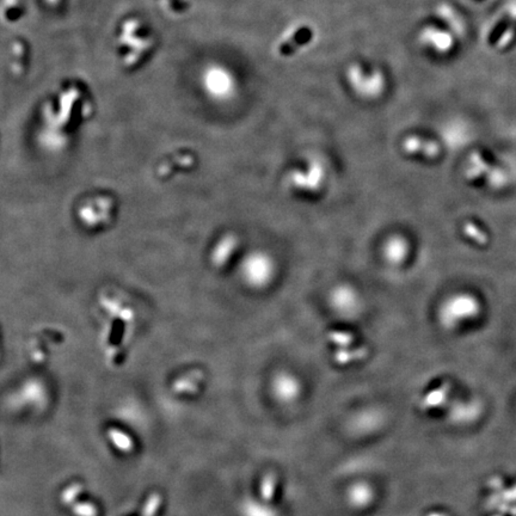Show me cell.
Wrapping results in <instances>:
<instances>
[{
    "mask_svg": "<svg viewBox=\"0 0 516 516\" xmlns=\"http://www.w3.org/2000/svg\"><path fill=\"white\" fill-rule=\"evenodd\" d=\"M201 90L210 101L230 102L238 96L239 81L233 69L220 63H209L199 77Z\"/></svg>",
    "mask_w": 516,
    "mask_h": 516,
    "instance_id": "8992f818",
    "label": "cell"
},
{
    "mask_svg": "<svg viewBox=\"0 0 516 516\" xmlns=\"http://www.w3.org/2000/svg\"><path fill=\"white\" fill-rule=\"evenodd\" d=\"M171 18H182L192 9L194 0H149Z\"/></svg>",
    "mask_w": 516,
    "mask_h": 516,
    "instance_id": "9c48e42d",
    "label": "cell"
},
{
    "mask_svg": "<svg viewBox=\"0 0 516 516\" xmlns=\"http://www.w3.org/2000/svg\"><path fill=\"white\" fill-rule=\"evenodd\" d=\"M94 97L84 81L69 78L61 81L48 96L42 108L44 132L72 133L86 122L94 111Z\"/></svg>",
    "mask_w": 516,
    "mask_h": 516,
    "instance_id": "6da1fadb",
    "label": "cell"
},
{
    "mask_svg": "<svg viewBox=\"0 0 516 516\" xmlns=\"http://www.w3.org/2000/svg\"><path fill=\"white\" fill-rule=\"evenodd\" d=\"M319 40V30L310 19H295L287 24L273 43V54L276 59H297L312 48Z\"/></svg>",
    "mask_w": 516,
    "mask_h": 516,
    "instance_id": "5b68a950",
    "label": "cell"
},
{
    "mask_svg": "<svg viewBox=\"0 0 516 516\" xmlns=\"http://www.w3.org/2000/svg\"><path fill=\"white\" fill-rule=\"evenodd\" d=\"M343 83L358 101L378 102L388 94L390 79L381 65L371 59L351 60L343 69Z\"/></svg>",
    "mask_w": 516,
    "mask_h": 516,
    "instance_id": "277c9868",
    "label": "cell"
},
{
    "mask_svg": "<svg viewBox=\"0 0 516 516\" xmlns=\"http://www.w3.org/2000/svg\"><path fill=\"white\" fill-rule=\"evenodd\" d=\"M235 240L232 235H225L222 239H219L218 243L214 245L210 257L214 265L222 267L225 265L227 260L235 252Z\"/></svg>",
    "mask_w": 516,
    "mask_h": 516,
    "instance_id": "30bf717a",
    "label": "cell"
},
{
    "mask_svg": "<svg viewBox=\"0 0 516 516\" xmlns=\"http://www.w3.org/2000/svg\"><path fill=\"white\" fill-rule=\"evenodd\" d=\"M466 24L460 11L449 1L436 3L416 31V41L423 51L439 59H448L465 38Z\"/></svg>",
    "mask_w": 516,
    "mask_h": 516,
    "instance_id": "7a4b0ae2",
    "label": "cell"
},
{
    "mask_svg": "<svg viewBox=\"0 0 516 516\" xmlns=\"http://www.w3.org/2000/svg\"><path fill=\"white\" fill-rule=\"evenodd\" d=\"M81 491H83V485L78 484V483H73V484H71L69 487L66 488V489L63 491V495H61L63 502H64L66 506L72 507L73 504L77 502V499L79 497V495H81Z\"/></svg>",
    "mask_w": 516,
    "mask_h": 516,
    "instance_id": "4fadbf2b",
    "label": "cell"
},
{
    "mask_svg": "<svg viewBox=\"0 0 516 516\" xmlns=\"http://www.w3.org/2000/svg\"><path fill=\"white\" fill-rule=\"evenodd\" d=\"M71 509H72L73 514L76 516L99 515V512H97V508H96V506L90 503V502H81V503L76 502V503L73 504L72 507H71Z\"/></svg>",
    "mask_w": 516,
    "mask_h": 516,
    "instance_id": "5bb4252c",
    "label": "cell"
},
{
    "mask_svg": "<svg viewBox=\"0 0 516 516\" xmlns=\"http://www.w3.org/2000/svg\"><path fill=\"white\" fill-rule=\"evenodd\" d=\"M46 3H48L49 5H59L60 3H63L64 0H44Z\"/></svg>",
    "mask_w": 516,
    "mask_h": 516,
    "instance_id": "2e32d148",
    "label": "cell"
},
{
    "mask_svg": "<svg viewBox=\"0 0 516 516\" xmlns=\"http://www.w3.org/2000/svg\"><path fill=\"white\" fill-rule=\"evenodd\" d=\"M26 0H4L3 1V18L9 24L21 21L26 15Z\"/></svg>",
    "mask_w": 516,
    "mask_h": 516,
    "instance_id": "8fae6325",
    "label": "cell"
},
{
    "mask_svg": "<svg viewBox=\"0 0 516 516\" xmlns=\"http://www.w3.org/2000/svg\"><path fill=\"white\" fill-rule=\"evenodd\" d=\"M30 60L29 43L22 38H15L9 46V69L13 76H23Z\"/></svg>",
    "mask_w": 516,
    "mask_h": 516,
    "instance_id": "52a82bcc",
    "label": "cell"
},
{
    "mask_svg": "<svg viewBox=\"0 0 516 516\" xmlns=\"http://www.w3.org/2000/svg\"><path fill=\"white\" fill-rule=\"evenodd\" d=\"M244 276L245 280L251 283V285H263L265 282L269 281L272 268L269 260H265V257L253 256L250 260H247L244 265Z\"/></svg>",
    "mask_w": 516,
    "mask_h": 516,
    "instance_id": "ba28073f",
    "label": "cell"
},
{
    "mask_svg": "<svg viewBox=\"0 0 516 516\" xmlns=\"http://www.w3.org/2000/svg\"><path fill=\"white\" fill-rule=\"evenodd\" d=\"M157 43L153 26L137 15L122 18L114 29V56L126 71H137L145 66L153 56Z\"/></svg>",
    "mask_w": 516,
    "mask_h": 516,
    "instance_id": "3957f363",
    "label": "cell"
},
{
    "mask_svg": "<svg viewBox=\"0 0 516 516\" xmlns=\"http://www.w3.org/2000/svg\"><path fill=\"white\" fill-rule=\"evenodd\" d=\"M108 435L110 438L111 442L115 446L119 451L124 453L132 452L134 444H133L131 436L127 435L124 431L116 429V428H110L108 431Z\"/></svg>",
    "mask_w": 516,
    "mask_h": 516,
    "instance_id": "7c38bea8",
    "label": "cell"
},
{
    "mask_svg": "<svg viewBox=\"0 0 516 516\" xmlns=\"http://www.w3.org/2000/svg\"><path fill=\"white\" fill-rule=\"evenodd\" d=\"M160 504H162V496L159 494H152L147 499L141 516H156Z\"/></svg>",
    "mask_w": 516,
    "mask_h": 516,
    "instance_id": "9a60e30c",
    "label": "cell"
}]
</instances>
